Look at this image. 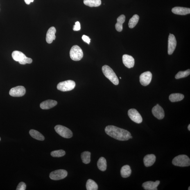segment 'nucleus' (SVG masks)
I'll return each instance as SVG.
<instances>
[{"label":"nucleus","mask_w":190,"mask_h":190,"mask_svg":"<svg viewBox=\"0 0 190 190\" xmlns=\"http://www.w3.org/2000/svg\"><path fill=\"white\" fill-rule=\"evenodd\" d=\"M86 187L87 190H97L98 186L96 183L91 179L88 180L86 184Z\"/></svg>","instance_id":"nucleus-26"},{"label":"nucleus","mask_w":190,"mask_h":190,"mask_svg":"<svg viewBox=\"0 0 190 190\" xmlns=\"http://www.w3.org/2000/svg\"><path fill=\"white\" fill-rule=\"evenodd\" d=\"M82 40H83L84 42H85L86 43H87V44H89L91 42V39L89 37L86 35H83L82 36Z\"/></svg>","instance_id":"nucleus-34"},{"label":"nucleus","mask_w":190,"mask_h":190,"mask_svg":"<svg viewBox=\"0 0 190 190\" xmlns=\"http://www.w3.org/2000/svg\"><path fill=\"white\" fill-rule=\"evenodd\" d=\"M76 84L74 81L68 80L61 82L57 85V89L62 92H67L73 90L76 87Z\"/></svg>","instance_id":"nucleus-4"},{"label":"nucleus","mask_w":190,"mask_h":190,"mask_svg":"<svg viewBox=\"0 0 190 190\" xmlns=\"http://www.w3.org/2000/svg\"><path fill=\"white\" fill-rule=\"evenodd\" d=\"M190 74V69L184 71H180L176 75L175 78L176 79L185 78V77L189 76Z\"/></svg>","instance_id":"nucleus-29"},{"label":"nucleus","mask_w":190,"mask_h":190,"mask_svg":"<svg viewBox=\"0 0 190 190\" xmlns=\"http://www.w3.org/2000/svg\"><path fill=\"white\" fill-rule=\"evenodd\" d=\"M188 190H190V187H189V189H188Z\"/></svg>","instance_id":"nucleus-38"},{"label":"nucleus","mask_w":190,"mask_h":190,"mask_svg":"<svg viewBox=\"0 0 190 190\" xmlns=\"http://www.w3.org/2000/svg\"><path fill=\"white\" fill-rule=\"evenodd\" d=\"M84 3L89 7H98L101 5V0H84Z\"/></svg>","instance_id":"nucleus-24"},{"label":"nucleus","mask_w":190,"mask_h":190,"mask_svg":"<svg viewBox=\"0 0 190 190\" xmlns=\"http://www.w3.org/2000/svg\"><path fill=\"white\" fill-rule=\"evenodd\" d=\"M156 156L154 154H148L145 156L143 159V162L145 166L149 167L153 165L155 162Z\"/></svg>","instance_id":"nucleus-18"},{"label":"nucleus","mask_w":190,"mask_h":190,"mask_svg":"<svg viewBox=\"0 0 190 190\" xmlns=\"http://www.w3.org/2000/svg\"><path fill=\"white\" fill-rule=\"evenodd\" d=\"M130 139H132V136H130Z\"/></svg>","instance_id":"nucleus-37"},{"label":"nucleus","mask_w":190,"mask_h":190,"mask_svg":"<svg viewBox=\"0 0 190 190\" xmlns=\"http://www.w3.org/2000/svg\"><path fill=\"white\" fill-rule=\"evenodd\" d=\"M12 56L14 60L19 62L20 64H21L26 57L24 54L19 51H14L12 53Z\"/></svg>","instance_id":"nucleus-19"},{"label":"nucleus","mask_w":190,"mask_h":190,"mask_svg":"<svg viewBox=\"0 0 190 190\" xmlns=\"http://www.w3.org/2000/svg\"><path fill=\"white\" fill-rule=\"evenodd\" d=\"M26 93V89L23 86H18L10 89L9 94L13 97H21L24 96Z\"/></svg>","instance_id":"nucleus-10"},{"label":"nucleus","mask_w":190,"mask_h":190,"mask_svg":"<svg viewBox=\"0 0 190 190\" xmlns=\"http://www.w3.org/2000/svg\"><path fill=\"white\" fill-rule=\"evenodd\" d=\"M125 16L122 15L117 19V23L115 25L116 30L118 32H121L122 31L123 29V24L125 22Z\"/></svg>","instance_id":"nucleus-20"},{"label":"nucleus","mask_w":190,"mask_h":190,"mask_svg":"<svg viewBox=\"0 0 190 190\" xmlns=\"http://www.w3.org/2000/svg\"><path fill=\"white\" fill-rule=\"evenodd\" d=\"M177 45V41L175 36L170 34L168 41V54L171 55L175 51Z\"/></svg>","instance_id":"nucleus-11"},{"label":"nucleus","mask_w":190,"mask_h":190,"mask_svg":"<svg viewBox=\"0 0 190 190\" xmlns=\"http://www.w3.org/2000/svg\"><path fill=\"white\" fill-rule=\"evenodd\" d=\"M128 114L129 117L132 121L136 123L140 124L142 122V117L139 112L135 109H131L128 111Z\"/></svg>","instance_id":"nucleus-8"},{"label":"nucleus","mask_w":190,"mask_h":190,"mask_svg":"<svg viewBox=\"0 0 190 190\" xmlns=\"http://www.w3.org/2000/svg\"><path fill=\"white\" fill-rule=\"evenodd\" d=\"M83 52L82 49L77 45L73 46L70 51V56L73 61H80L83 57Z\"/></svg>","instance_id":"nucleus-5"},{"label":"nucleus","mask_w":190,"mask_h":190,"mask_svg":"<svg viewBox=\"0 0 190 190\" xmlns=\"http://www.w3.org/2000/svg\"><path fill=\"white\" fill-rule=\"evenodd\" d=\"M29 134L32 137L37 140L43 141L44 140V135L37 130L31 129L29 131Z\"/></svg>","instance_id":"nucleus-22"},{"label":"nucleus","mask_w":190,"mask_h":190,"mask_svg":"<svg viewBox=\"0 0 190 190\" xmlns=\"http://www.w3.org/2000/svg\"><path fill=\"white\" fill-rule=\"evenodd\" d=\"M1 137H0V141H1Z\"/></svg>","instance_id":"nucleus-40"},{"label":"nucleus","mask_w":190,"mask_h":190,"mask_svg":"<svg viewBox=\"0 0 190 190\" xmlns=\"http://www.w3.org/2000/svg\"><path fill=\"white\" fill-rule=\"evenodd\" d=\"M124 64L127 68L130 69L133 67L134 65V59L133 57L130 55L125 54L122 57Z\"/></svg>","instance_id":"nucleus-14"},{"label":"nucleus","mask_w":190,"mask_h":190,"mask_svg":"<svg viewBox=\"0 0 190 190\" xmlns=\"http://www.w3.org/2000/svg\"><path fill=\"white\" fill-rule=\"evenodd\" d=\"M120 79H121V77H120Z\"/></svg>","instance_id":"nucleus-39"},{"label":"nucleus","mask_w":190,"mask_h":190,"mask_svg":"<svg viewBox=\"0 0 190 190\" xmlns=\"http://www.w3.org/2000/svg\"><path fill=\"white\" fill-rule=\"evenodd\" d=\"M57 104V102L55 100H48L41 103L40 107L43 110H48L54 107Z\"/></svg>","instance_id":"nucleus-17"},{"label":"nucleus","mask_w":190,"mask_h":190,"mask_svg":"<svg viewBox=\"0 0 190 190\" xmlns=\"http://www.w3.org/2000/svg\"><path fill=\"white\" fill-rule=\"evenodd\" d=\"M56 29L54 27L52 26L48 30L46 34V41L48 44H51L56 39L55 34Z\"/></svg>","instance_id":"nucleus-13"},{"label":"nucleus","mask_w":190,"mask_h":190,"mask_svg":"<svg viewBox=\"0 0 190 190\" xmlns=\"http://www.w3.org/2000/svg\"><path fill=\"white\" fill-rule=\"evenodd\" d=\"M160 182L158 180L155 182L149 181L144 183L142 184V187L144 189L146 190H157V187Z\"/></svg>","instance_id":"nucleus-15"},{"label":"nucleus","mask_w":190,"mask_h":190,"mask_svg":"<svg viewBox=\"0 0 190 190\" xmlns=\"http://www.w3.org/2000/svg\"><path fill=\"white\" fill-rule=\"evenodd\" d=\"M184 98V95L179 93L172 94L169 96V99L172 102L180 101L183 99Z\"/></svg>","instance_id":"nucleus-25"},{"label":"nucleus","mask_w":190,"mask_h":190,"mask_svg":"<svg viewBox=\"0 0 190 190\" xmlns=\"http://www.w3.org/2000/svg\"><path fill=\"white\" fill-rule=\"evenodd\" d=\"M152 112L154 116L158 119H162L164 117V109L159 104L153 107Z\"/></svg>","instance_id":"nucleus-12"},{"label":"nucleus","mask_w":190,"mask_h":190,"mask_svg":"<svg viewBox=\"0 0 190 190\" xmlns=\"http://www.w3.org/2000/svg\"><path fill=\"white\" fill-rule=\"evenodd\" d=\"M172 164L175 166L186 167L190 165V159L187 155H179L173 159Z\"/></svg>","instance_id":"nucleus-3"},{"label":"nucleus","mask_w":190,"mask_h":190,"mask_svg":"<svg viewBox=\"0 0 190 190\" xmlns=\"http://www.w3.org/2000/svg\"><path fill=\"white\" fill-rule=\"evenodd\" d=\"M67 171L64 169H59L51 172L49 175L50 179L53 180H59L65 178L67 176Z\"/></svg>","instance_id":"nucleus-7"},{"label":"nucleus","mask_w":190,"mask_h":190,"mask_svg":"<svg viewBox=\"0 0 190 190\" xmlns=\"http://www.w3.org/2000/svg\"><path fill=\"white\" fill-rule=\"evenodd\" d=\"M105 132L110 137L121 141L128 140L131 136V134L128 131L113 125L106 127Z\"/></svg>","instance_id":"nucleus-1"},{"label":"nucleus","mask_w":190,"mask_h":190,"mask_svg":"<svg viewBox=\"0 0 190 190\" xmlns=\"http://www.w3.org/2000/svg\"><path fill=\"white\" fill-rule=\"evenodd\" d=\"M91 152L84 151L81 154V158L84 164H87L91 162Z\"/></svg>","instance_id":"nucleus-27"},{"label":"nucleus","mask_w":190,"mask_h":190,"mask_svg":"<svg viewBox=\"0 0 190 190\" xmlns=\"http://www.w3.org/2000/svg\"><path fill=\"white\" fill-rule=\"evenodd\" d=\"M26 189V185L25 183L21 182H20L18 185L16 190H25Z\"/></svg>","instance_id":"nucleus-31"},{"label":"nucleus","mask_w":190,"mask_h":190,"mask_svg":"<svg viewBox=\"0 0 190 190\" xmlns=\"http://www.w3.org/2000/svg\"><path fill=\"white\" fill-rule=\"evenodd\" d=\"M139 16L137 15L133 16L131 19H130L129 23V27L133 28L139 22Z\"/></svg>","instance_id":"nucleus-28"},{"label":"nucleus","mask_w":190,"mask_h":190,"mask_svg":"<svg viewBox=\"0 0 190 190\" xmlns=\"http://www.w3.org/2000/svg\"><path fill=\"white\" fill-rule=\"evenodd\" d=\"M55 131L61 137L69 139L73 136L72 131L69 128L61 125H57L55 127Z\"/></svg>","instance_id":"nucleus-6"},{"label":"nucleus","mask_w":190,"mask_h":190,"mask_svg":"<svg viewBox=\"0 0 190 190\" xmlns=\"http://www.w3.org/2000/svg\"><path fill=\"white\" fill-rule=\"evenodd\" d=\"M81 29L80 23L79 21H77L75 23V25L73 26V30L75 31H78Z\"/></svg>","instance_id":"nucleus-32"},{"label":"nucleus","mask_w":190,"mask_h":190,"mask_svg":"<svg viewBox=\"0 0 190 190\" xmlns=\"http://www.w3.org/2000/svg\"><path fill=\"white\" fill-rule=\"evenodd\" d=\"M66 152L63 150H55L51 152V155L54 157H60L65 155Z\"/></svg>","instance_id":"nucleus-30"},{"label":"nucleus","mask_w":190,"mask_h":190,"mask_svg":"<svg viewBox=\"0 0 190 190\" xmlns=\"http://www.w3.org/2000/svg\"><path fill=\"white\" fill-rule=\"evenodd\" d=\"M26 4L29 5L31 2H33L34 0H24Z\"/></svg>","instance_id":"nucleus-35"},{"label":"nucleus","mask_w":190,"mask_h":190,"mask_svg":"<svg viewBox=\"0 0 190 190\" xmlns=\"http://www.w3.org/2000/svg\"><path fill=\"white\" fill-rule=\"evenodd\" d=\"M152 74L149 71L143 73L139 77L140 82L141 85L146 86L150 84L151 81Z\"/></svg>","instance_id":"nucleus-9"},{"label":"nucleus","mask_w":190,"mask_h":190,"mask_svg":"<svg viewBox=\"0 0 190 190\" xmlns=\"http://www.w3.org/2000/svg\"><path fill=\"white\" fill-rule=\"evenodd\" d=\"M188 130H189L190 131V124H189V126H188Z\"/></svg>","instance_id":"nucleus-36"},{"label":"nucleus","mask_w":190,"mask_h":190,"mask_svg":"<svg viewBox=\"0 0 190 190\" xmlns=\"http://www.w3.org/2000/svg\"><path fill=\"white\" fill-rule=\"evenodd\" d=\"M33 62V60L31 58H29V57H26V59L23 60V61L20 64H30Z\"/></svg>","instance_id":"nucleus-33"},{"label":"nucleus","mask_w":190,"mask_h":190,"mask_svg":"<svg viewBox=\"0 0 190 190\" xmlns=\"http://www.w3.org/2000/svg\"><path fill=\"white\" fill-rule=\"evenodd\" d=\"M121 176L123 178H127L129 177L131 174V170L129 166L126 165L123 166L121 170Z\"/></svg>","instance_id":"nucleus-21"},{"label":"nucleus","mask_w":190,"mask_h":190,"mask_svg":"<svg viewBox=\"0 0 190 190\" xmlns=\"http://www.w3.org/2000/svg\"><path fill=\"white\" fill-rule=\"evenodd\" d=\"M102 70L105 76L113 84L116 85L119 84V81L118 77L111 68L108 66L105 65L102 67Z\"/></svg>","instance_id":"nucleus-2"},{"label":"nucleus","mask_w":190,"mask_h":190,"mask_svg":"<svg viewBox=\"0 0 190 190\" xmlns=\"http://www.w3.org/2000/svg\"><path fill=\"white\" fill-rule=\"evenodd\" d=\"M172 12L176 15H185L190 14V9L184 7H175L172 9Z\"/></svg>","instance_id":"nucleus-16"},{"label":"nucleus","mask_w":190,"mask_h":190,"mask_svg":"<svg viewBox=\"0 0 190 190\" xmlns=\"http://www.w3.org/2000/svg\"><path fill=\"white\" fill-rule=\"evenodd\" d=\"M98 167L100 171H105L107 168L106 159L103 157H100L97 162Z\"/></svg>","instance_id":"nucleus-23"}]
</instances>
